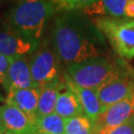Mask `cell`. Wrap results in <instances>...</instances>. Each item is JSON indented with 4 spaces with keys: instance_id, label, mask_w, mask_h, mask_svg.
Masks as SVG:
<instances>
[{
    "instance_id": "6da1fadb",
    "label": "cell",
    "mask_w": 134,
    "mask_h": 134,
    "mask_svg": "<svg viewBox=\"0 0 134 134\" xmlns=\"http://www.w3.org/2000/svg\"><path fill=\"white\" fill-rule=\"evenodd\" d=\"M52 44L66 66L104 56V36L79 11L63 12L54 21Z\"/></svg>"
},
{
    "instance_id": "7a4b0ae2",
    "label": "cell",
    "mask_w": 134,
    "mask_h": 134,
    "mask_svg": "<svg viewBox=\"0 0 134 134\" xmlns=\"http://www.w3.org/2000/svg\"><path fill=\"white\" fill-rule=\"evenodd\" d=\"M55 12L50 0H16L7 13V23L27 38L41 42L45 26Z\"/></svg>"
},
{
    "instance_id": "3957f363",
    "label": "cell",
    "mask_w": 134,
    "mask_h": 134,
    "mask_svg": "<svg viewBox=\"0 0 134 134\" xmlns=\"http://www.w3.org/2000/svg\"><path fill=\"white\" fill-rule=\"evenodd\" d=\"M66 74L77 86L97 90L125 72L109 58L99 56L69 65Z\"/></svg>"
},
{
    "instance_id": "277c9868",
    "label": "cell",
    "mask_w": 134,
    "mask_h": 134,
    "mask_svg": "<svg viewBox=\"0 0 134 134\" xmlns=\"http://www.w3.org/2000/svg\"><path fill=\"white\" fill-rule=\"evenodd\" d=\"M93 23L119 57L134 59V19L100 16Z\"/></svg>"
},
{
    "instance_id": "5b68a950",
    "label": "cell",
    "mask_w": 134,
    "mask_h": 134,
    "mask_svg": "<svg viewBox=\"0 0 134 134\" xmlns=\"http://www.w3.org/2000/svg\"><path fill=\"white\" fill-rule=\"evenodd\" d=\"M60 62L53 44L49 40L40 44L29 61L32 77L37 87H43L60 79Z\"/></svg>"
},
{
    "instance_id": "8992f818",
    "label": "cell",
    "mask_w": 134,
    "mask_h": 134,
    "mask_svg": "<svg viewBox=\"0 0 134 134\" xmlns=\"http://www.w3.org/2000/svg\"><path fill=\"white\" fill-rule=\"evenodd\" d=\"M41 42L34 41L17 32L8 23L0 26V55L6 57H26L38 49Z\"/></svg>"
},
{
    "instance_id": "52a82bcc",
    "label": "cell",
    "mask_w": 134,
    "mask_h": 134,
    "mask_svg": "<svg viewBox=\"0 0 134 134\" xmlns=\"http://www.w3.org/2000/svg\"><path fill=\"white\" fill-rule=\"evenodd\" d=\"M36 120L18 107L5 102L0 105V126L12 134H34Z\"/></svg>"
},
{
    "instance_id": "ba28073f",
    "label": "cell",
    "mask_w": 134,
    "mask_h": 134,
    "mask_svg": "<svg viewBox=\"0 0 134 134\" xmlns=\"http://www.w3.org/2000/svg\"><path fill=\"white\" fill-rule=\"evenodd\" d=\"M96 91L103 111L110 105L123 100L133 93L134 79L124 74L103 85Z\"/></svg>"
},
{
    "instance_id": "9c48e42d",
    "label": "cell",
    "mask_w": 134,
    "mask_h": 134,
    "mask_svg": "<svg viewBox=\"0 0 134 134\" xmlns=\"http://www.w3.org/2000/svg\"><path fill=\"white\" fill-rule=\"evenodd\" d=\"M134 115V92L127 98L104 109L94 122V130L111 129L125 123Z\"/></svg>"
},
{
    "instance_id": "30bf717a",
    "label": "cell",
    "mask_w": 134,
    "mask_h": 134,
    "mask_svg": "<svg viewBox=\"0 0 134 134\" xmlns=\"http://www.w3.org/2000/svg\"><path fill=\"white\" fill-rule=\"evenodd\" d=\"M2 86L6 92L14 90L37 87L32 77L30 63L27 58L20 57L12 60Z\"/></svg>"
},
{
    "instance_id": "8fae6325",
    "label": "cell",
    "mask_w": 134,
    "mask_h": 134,
    "mask_svg": "<svg viewBox=\"0 0 134 134\" xmlns=\"http://www.w3.org/2000/svg\"><path fill=\"white\" fill-rule=\"evenodd\" d=\"M40 93L41 87L14 90L7 92L5 102L18 107L27 115H29L32 119L37 121Z\"/></svg>"
},
{
    "instance_id": "7c38bea8",
    "label": "cell",
    "mask_w": 134,
    "mask_h": 134,
    "mask_svg": "<svg viewBox=\"0 0 134 134\" xmlns=\"http://www.w3.org/2000/svg\"><path fill=\"white\" fill-rule=\"evenodd\" d=\"M64 79L66 81L68 87L71 88L77 96V98L82 106L85 114L94 123L102 112V105L99 101L96 90L77 86L68 77L67 74H65Z\"/></svg>"
},
{
    "instance_id": "4fadbf2b",
    "label": "cell",
    "mask_w": 134,
    "mask_h": 134,
    "mask_svg": "<svg viewBox=\"0 0 134 134\" xmlns=\"http://www.w3.org/2000/svg\"><path fill=\"white\" fill-rule=\"evenodd\" d=\"M65 86H66L65 79L64 80L58 79L53 82L41 87L38 104V118L55 113L59 93Z\"/></svg>"
},
{
    "instance_id": "5bb4252c",
    "label": "cell",
    "mask_w": 134,
    "mask_h": 134,
    "mask_svg": "<svg viewBox=\"0 0 134 134\" xmlns=\"http://www.w3.org/2000/svg\"><path fill=\"white\" fill-rule=\"evenodd\" d=\"M55 113L62 116L65 119L75 117L77 115L85 114L82 106L77 96L71 88L68 87L67 83H66V86L59 93L56 108H55Z\"/></svg>"
},
{
    "instance_id": "9a60e30c",
    "label": "cell",
    "mask_w": 134,
    "mask_h": 134,
    "mask_svg": "<svg viewBox=\"0 0 134 134\" xmlns=\"http://www.w3.org/2000/svg\"><path fill=\"white\" fill-rule=\"evenodd\" d=\"M128 0H98L82 10L87 15L109 16L112 18H125V8Z\"/></svg>"
},
{
    "instance_id": "2e32d148",
    "label": "cell",
    "mask_w": 134,
    "mask_h": 134,
    "mask_svg": "<svg viewBox=\"0 0 134 134\" xmlns=\"http://www.w3.org/2000/svg\"><path fill=\"white\" fill-rule=\"evenodd\" d=\"M34 134H66L65 118L57 113L39 117Z\"/></svg>"
},
{
    "instance_id": "e0dca14e",
    "label": "cell",
    "mask_w": 134,
    "mask_h": 134,
    "mask_svg": "<svg viewBox=\"0 0 134 134\" xmlns=\"http://www.w3.org/2000/svg\"><path fill=\"white\" fill-rule=\"evenodd\" d=\"M66 134H94V123L86 114L65 119Z\"/></svg>"
},
{
    "instance_id": "ac0fdd59",
    "label": "cell",
    "mask_w": 134,
    "mask_h": 134,
    "mask_svg": "<svg viewBox=\"0 0 134 134\" xmlns=\"http://www.w3.org/2000/svg\"><path fill=\"white\" fill-rule=\"evenodd\" d=\"M98 0H50L56 12L82 11Z\"/></svg>"
},
{
    "instance_id": "d6986e66",
    "label": "cell",
    "mask_w": 134,
    "mask_h": 134,
    "mask_svg": "<svg viewBox=\"0 0 134 134\" xmlns=\"http://www.w3.org/2000/svg\"><path fill=\"white\" fill-rule=\"evenodd\" d=\"M94 134H134V118L133 116L125 123L111 129L94 130Z\"/></svg>"
},
{
    "instance_id": "ffe728a7",
    "label": "cell",
    "mask_w": 134,
    "mask_h": 134,
    "mask_svg": "<svg viewBox=\"0 0 134 134\" xmlns=\"http://www.w3.org/2000/svg\"><path fill=\"white\" fill-rule=\"evenodd\" d=\"M12 60H13L12 58L0 55V85H3V82H4V80L6 77V75H7Z\"/></svg>"
},
{
    "instance_id": "44dd1931",
    "label": "cell",
    "mask_w": 134,
    "mask_h": 134,
    "mask_svg": "<svg viewBox=\"0 0 134 134\" xmlns=\"http://www.w3.org/2000/svg\"><path fill=\"white\" fill-rule=\"evenodd\" d=\"M125 18L134 19V0H128L125 8Z\"/></svg>"
},
{
    "instance_id": "7402d4cb",
    "label": "cell",
    "mask_w": 134,
    "mask_h": 134,
    "mask_svg": "<svg viewBox=\"0 0 134 134\" xmlns=\"http://www.w3.org/2000/svg\"><path fill=\"white\" fill-rule=\"evenodd\" d=\"M4 132H5L4 129H3V128H2L1 126H0V134H3V133H4Z\"/></svg>"
},
{
    "instance_id": "603a6c76",
    "label": "cell",
    "mask_w": 134,
    "mask_h": 134,
    "mask_svg": "<svg viewBox=\"0 0 134 134\" xmlns=\"http://www.w3.org/2000/svg\"><path fill=\"white\" fill-rule=\"evenodd\" d=\"M3 134H12V133H9V132H4Z\"/></svg>"
},
{
    "instance_id": "cb8c5ba5",
    "label": "cell",
    "mask_w": 134,
    "mask_h": 134,
    "mask_svg": "<svg viewBox=\"0 0 134 134\" xmlns=\"http://www.w3.org/2000/svg\"><path fill=\"white\" fill-rule=\"evenodd\" d=\"M133 118H134V115H133Z\"/></svg>"
},
{
    "instance_id": "d4e9b609",
    "label": "cell",
    "mask_w": 134,
    "mask_h": 134,
    "mask_svg": "<svg viewBox=\"0 0 134 134\" xmlns=\"http://www.w3.org/2000/svg\"><path fill=\"white\" fill-rule=\"evenodd\" d=\"M0 2H1V0H0Z\"/></svg>"
}]
</instances>
